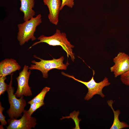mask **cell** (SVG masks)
Here are the masks:
<instances>
[{
    "label": "cell",
    "mask_w": 129,
    "mask_h": 129,
    "mask_svg": "<svg viewBox=\"0 0 129 129\" xmlns=\"http://www.w3.org/2000/svg\"><path fill=\"white\" fill-rule=\"evenodd\" d=\"M75 4L74 0H62V4L60 10H62L64 7L66 6L70 8H72Z\"/></svg>",
    "instance_id": "18"
},
{
    "label": "cell",
    "mask_w": 129,
    "mask_h": 129,
    "mask_svg": "<svg viewBox=\"0 0 129 129\" xmlns=\"http://www.w3.org/2000/svg\"><path fill=\"white\" fill-rule=\"evenodd\" d=\"M114 64L110 67L111 72L115 77L129 70V56L124 52H119L113 59Z\"/></svg>",
    "instance_id": "8"
},
{
    "label": "cell",
    "mask_w": 129,
    "mask_h": 129,
    "mask_svg": "<svg viewBox=\"0 0 129 129\" xmlns=\"http://www.w3.org/2000/svg\"><path fill=\"white\" fill-rule=\"evenodd\" d=\"M107 102L108 105L110 107L112 110L114 116L113 124L110 129H121L129 127V125L126 122H121L119 119V116L120 113V111L119 109L115 110L113 106L114 101L112 100H108Z\"/></svg>",
    "instance_id": "12"
},
{
    "label": "cell",
    "mask_w": 129,
    "mask_h": 129,
    "mask_svg": "<svg viewBox=\"0 0 129 129\" xmlns=\"http://www.w3.org/2000/svg\"><path fill=\"white\" fill-rule=\"evenodd\" d=\"M44 4L48 8V17L50 22L57 25L59 22V16L62 1L61 0H43Z\"/></svg>",
    "instance_id": "9"
},
{
    "label": "cell",
    "mask_w": 129,
    "mask_h": 129,
    "mask_svg": "<svg viewBox=\"0 0 129 129\" xmlns=\"http://www.w3.org/2000/svg\"><path fill=\"white\" fill-rule=\"evenodd\" d=\"M42 22V15L40 14L35 17L18 24V31L17 38L20 45H23L30 40L33 41L37 39L34 33L37 27Z\"/></svg>",
    "instance_id": "2"
},
{
    "label": "cell",
    "mask_w": 129,
    "mask_h": 129,
    "mask_svg": "<svg viewBox=\"0 0 129 129\" xmlns=\"http://www.w3.org/2000/svg\"><path fill=\"white\" fill-rule=\"evenodd\" d=\"M44 104L43 101L38 103H32L30 104L29 109L27 111L29 114L31 116L32 114L36 110Z\"/></svg>",
    "instance_id": "16"
},
{
    "label": "cell",
    "mask_w": 129,
    "mask_h": 129,
    "mask_svg": "<svg viewBox=\"0 0 129 129\" xmlns=\"http://www.w3.org/2000/svg\"><path fill=\"white\" fill-rule=\"evenodd\" d=\"M29 67L25 65L22 70L19 72L16 78L17 82V88L15 94L17 97L22 96H29L32 95L31 87L28 85V81L31 73L28 71Z\"/></svg>",
    "instance_id": "6"
},
{
    "label": "cell",
    "mask_w": 129,
    "mask_h": 129,
    "mask_svg": "<svg viewBox=\"0 0 129 129\" xmlns=\"http://www.w3.org/2000/svg\"><path fill=\"white\" fill-rule=\"evenodd\" d=\"M50 88L48 87L44 88L41 92L33 99L28 102L30 104L32 103H38L44 101V98L46 93L49 91Z\"/></svg>",
    "instance_id": "13"
},
{
    "label": "cell",
    "mask_w": 129,
    "mask_h": 129,
    "mask_svg": "<svg viewBox=\"0 0 129 129\" xmlns=\"http://www.w3.org/2000/svg\"><path fill=\"white\" fill-rule=\"evenodd\" d=\"M13 73L11 74L10 83L7 90L8 94V100L10 108L7 112L10 118H17L22 116L26 105V102L23 99V96L18 99L14 94V89L12 86Z\"/></svg>",
    "instance_id": "4"
},
{
    "label": "cell",
    "mask_w": 129,
    "mask_h": 129,
    "mask_svg": "<svg viewBox=\"0 0 129 129\" xmlns=\"http://www.w3.org/2000/svg\"><path fill=\"white\" fill-rule=\"evenodd\" d=\"M37 39L39 41L34 43L29 47V49L41 43H46L49 45L53 46H60L66 52L67 57H69L70 56L71 60L73 61H74L75 57L74 54L72 52V48H74V46L68 41L66 34L64 32H61L59 29H57L53 35L49 36L41 35Z\"/></svg>",
    "instance_id": "1"
},
{
    "label": "cell",
    "mask_w": 129,
    "mask_h": 129,
    "mask_svg": "<svg viewBox=\"0 0 129 129\" xmlns=\"http://www.w3.org/2000/svg\"><path fill=\"white\" fill-rule=\"evenodd\" d=\"M4 108L2 106L1 103L0 102V121L1 122V125L3 126L5 125L7 123L5 120V117L4 116L3 113V112Z\"/></svg>",
    "instance_id": "19"
},
{
    "label": "cell",
    "mask_w": 129,
    "mask_h": 129,
    "mask_svg": "<svg viewBox=\"0 0 129 129\" xmlns=\"http://www.w3.org/2000/svg\"><path fill=\"white\" fill-rule=\"evenodd\" d=\"M35 58L40 59L39 62L32 60L31 63L33 64L29 67L30 70H35L40 71L42 73L43 77L47 78L48 77V73L51 69H56L59 70H66L69 64L68 63L64 64L63 63L64 58L61 56L60 58L55 59L53 58L50 60L43 59L35 55L33 56Z\"/></svg>",
    "instance_id": "3"
},
{
    "label": "cell",
    "mask_w": 129,
    "mask_h": 129,
    "mask_svg": "<svg viewBox=\"0 0 129 129\" xmlns=\"http://www.w3.org/2000/svg\"><path fill=\"white\" fill-rule=\"evenodd\" d=\"M6 79V76L0 77V95L3 94L7 91L8 85L5 83V80Z\"/></svg>",
    "instance_id": "15"
},
{
    "label": "cell",
    "mask_w": 129,
    "mask_h": 129,
    "mask_svg": "<svg viewBox=\"0 0 129 129\" xmlns=\"http://www.w3.org/2000/svg\"><path fill=\"white\" fill-rule=\"evenodd\" d=\"M21 69V66L15 59H5L0 62V77L6 76Z\"/></svg>",
    "instance_id": "10"
},
{
    "label": "cell",
    "mask_w": 129,
    "mask_h": 129,
    "mask_svg": "<svg viewBox=\"0 0 129 129\" xmlns=\"http://www.w3.org/2000/svg\"><path fill=\"white\" fill-rule=\"evenodd\" d=\"M21 118H10L7 120V129H31L36 125V119L31 116L27 111L24 110Z\"/></svg>",
    "instance_id": "7"
},
{
    "label": "cell",
    "mask_w": 129,
    "mask_h": 129,
    "mask_svg": "<svg viewBox=\"0 0 129 129\" xmlns=\"http://www.w3.org/2000/svg\"><path fill=\"white\" fill-rule=\"evenodd\" d=\"M120 80L123 84L129 86V70L120 75Z\"/></svg>",
    "instance_id": "17"
},
{
    "label": "cell",
    "mask_w": 129,
    "mask_h": 129,
    "mask_svg": "<svg viewBox=\"0 0 129 129\" xmlns=\"http://www.w3.org/2000/svg\"><path fill=\"white\" fill-rule=\"evenodd\" d=\"M21 5L19 9L24 14L23 20L25 21L34 17L35 12L33 9L34 5V0H19Z\"/></svg>",
    "instance_id": "11"
},
{
    "label": "cell",
    "mask_w": 129,
    "mask_h": 129,
    "mask_svg": "<svg viewBox=\"0 0 129 129\" xmlns=\"http://www.w3.org/2000/svg\"><path fill=\"white\" fill-rule=\"evenodd\" d=\"M80 112L79 111L77 112L74 111L70 114L69 116L63 117L61 118L60 120H61L65 118L69 119L71 118L74 121L75 124V127L73 129H79L80 128L79 127V124L81 120V119H79L78 118V116Z\"/></svg>",
    "instance_id": "14"
},
{
    "label": "cell",
    "mask_w": 129,
    "mask_h": 129,
    "mask_svg": "<svg viewBox=\"0 0 129 129\" xmlns=\"http://www.w3.org/2000/svg\"><path fill=\"white\" fill-rule=\"evenodd\" d=\"M63 75L69 78H71L74 80L84 85L87 88L88 91L84 98L85 100L88 101L96 95H100L102 98H104L105 95L103 93L102 90L105 87L109 86L111 84L108 78L106 77L101 81L97 82L94 78L95 72L93 71V75L91 79L89 81H84L76 78L73 75L66 74L64 72H61Z\"/></svg>",
    "instance_id": "5"
}]
</instances>
